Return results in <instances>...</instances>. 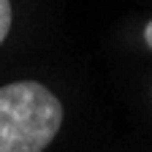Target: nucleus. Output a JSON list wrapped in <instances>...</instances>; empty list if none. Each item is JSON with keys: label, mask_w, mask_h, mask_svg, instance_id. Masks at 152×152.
<instances>
[{"label": "nucleus", "mask_w": 152, "mask_h": 152, "mask_svg": "<svg viewBox=\"0 0 152 152\" xmlns=\"http://www.w3.org/2000/svg\"><path fill=\"white\" fill-rule=\"evenodd\" d=\"M63 125V106L38 82L0 87V152H44Z\"/></svg>", "instance_id": "f257e3e1"}, {"label": "nucleus", "mask_w": 152, "mask_h": 152, "mask_svg": "<svg viewBox=\"0 0 152 152\" xmlns=\"http://www.w3.org/2000/svg\"><path fill=\"white\" fill-rule=\"evenodd\" d=\"M11 30V3L8 0H0V44Z\"/></svg>", "instance_id": "f03ea898"}, {"label": "nucleus", "mask_w": 152, "mask_h": 152, "mask_svg": "<svg viewBox=\"0 0 152 152\" xmlns=\"http://www.w3.org/2000/svg\"><path fill=\"white\" fill-rule=\"evenodd\" d=\"M144 41H147V46L152 49V22L147 25V30H144Z\"/></svg>", "instance_id": "7ed1b4c3"}]
</instances>
